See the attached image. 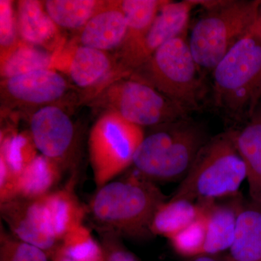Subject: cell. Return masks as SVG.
<instances>
[{
    "mask_svg": "<svg viewBox=\"0 0 261 261\" xmlns=\"http://www.w3.org/2000/svg\"><path fill=\"white\" fill-rule=\"evenodd\" d=\"M167 0H124L116 2L126 17L128 33L122 46L140 39L153 23Z\"/></svg>",
    "mask_w": 261,
    "mask_h": 261,
    "instance_id": "cell-23",
    "label": "cell"
},
{
    "mask_svg": "<svg viewBox=\"0 0 261 261\" xmlns=\"http://www.w3.org/2000/svg\"><path fill=\"white\" fill-rule=\"evenodd\" d=\"M198 1H168L147 32L136 42L122 47V65L127 73L137 70L168 41L186 34L192 10Z\"/></svg>",
    "mask_w": 261,
    "mask_h": 261,
    "instance_id": "cell-9",
    "label": "cell"
},
{
    "mask_svg": "<svg viewBox=\"0 0 261 261\" xmlns=\"http://www.w3.org/2000/svg\"><path fill=\"white\" fill-rule=\"evenodd\" d=\"M260 99H261V97H260Z\"/></svg>",
    "mask_w": 261,
    "mask_h": 261,
    "instance_id": "cell-35",
    "label": "cell"
},
{
    "mask_svg": "<svg viewBox=\"0 0 261 261\" xmlns=\"http://www.w3.org/2000/svg\"><path fill=\"white\" fill-rule=\"evenodd\" d=\"M68 87L64 77L51 68L15 75L4 83L8 97L27 106H47L56 102L64 95Z\"/></svg>",
    "mask_w": 261,
    "mask_h": 261,
    "instance_id": "cell-12",
    "label": "cell"
},
{
    "mask_svg": "<svg viewBox=\"0 0 261 261\" xmlns=\"http://www.w3.org/2000/svg\"><path fill=\"white\" fill-rule=\"evenodd\" d=\"M212 73L216 106L236 121L251 117L261 97V38L248 33Z\"/></svg>",
    "mask_w": 261,
    "mask_h": 261,
    "instance_id": "cell-4",
    "label": "cell"
},
{
    "mask_svg": "<svg viewBox=\"0 0 261 261\" xmlns=\"http://www.w3.org/2000/svg\"><path fill=\"white\" fill-rule=\"evenodd\" d=\"M2 61V73L7 80L34 70L51 68L53 58L47 51L25 43L15 46Z\"/></svg>",
    "mask_w": 261,
    "mask_h": 261,
    "instance_id": "cell-24",
    "label": "cell"
},
{
    "mask_svg": "<svg viewBox=\"0 0 261 261\" xmlns=\"http://www.w3.org/2000/svg\"><path fill=\"white\" fill-rule=\"evenodd\" d=\"M252 32L257 34L261 38V1L259 4L258 11H257V15L256 20H255V25L252 29Z\"/></svg>",
    "mask_w": 261,
    "mask_h": 261,
    "instance_id": "cell-32",
    "label": "cell"
},
{
    "mask_svg": "<svg viewBox=\"0 0 261 261\" xmlns=\"http://www.w3.org/2000/svg\"><path fill=\"white\" fill-rule=\"evenodd\" d=\"M135 78L150 84L189 113L203 93L200 67L185 34L168 41L137 70Z\"/></svg>",
    "mask_w": 261,
    "mask_h": 261,
    "instance_id": "cell-6",
    "label": "cell"
},
{
    "mask_svg": "<svg viewBox=\"0 0 261 261\" xmlns=\"http://www.w3.org/2000/svg\"><path fill=\"white\" fill-rule=\"evenodd\" d=\"M203 210L202 202L171 198L156 211L151 222L150 232L169 240L195 221Z\"/></svg>",
    "mask_w": 261,
    "mask_h": 261,
    "instance_id": "cell-20",
    "label": "cell"
},
{
    "mask_svg": "<svg viewBox=\"0 0 261 261\" xmlns=\"http://www.w3.org/2000/svg\"><path fill=\"white\" fill-rule=\"evenodd\" d=\"M0 238L1 261H49V255L39 247L20 241L3 230Z\"/></svg>",
    "mask_w": 261,
    "mask_h": 261,
    "instance_id": "cell-28",
    "label": "cell"
},
{
    "mask_svg": "<svg viewBox=\"0 0 261 261\" xmlns=\"http://www.w3.org/2000/svg\"><path fill=\"white\" fill-rule=\"evenodd\" d=\"M111 111L140 127L158 126L188 118V113L150 84L130 77L108 93Z\"/></svg>",
    "mask_w": 261,
    "mask_h": 261,
    "instance_id": "cell-8",
    "label": "cell"
},
{
    "mask_svg": "<svg viewBox=\"0 0 261 261\" xmlns=\"http://www.w3.org/2000/svg\"><path fill=\"white\" fill-rule=\"evenodd\" d=\"M105 3L94 0H48L44 9L57 27L83 29Z\"/></svg>",
    "mask_w": 261,
    "mask_h": 261,
    "instance_id": "cell-22",
    "label": "cell"
},
{
    "mask_svg": "<svg viewBox=\"0 0 261 261\" xmlns=\"http://www.w3.org/2000/svg\"><path fill=\"white\" fill-rule=\"evenodd\" d=\"M49 257H50L51 261H73L68 258V257L65 256L64 254L61 251L58 246L49 255Z\"/></svg>",
    "mask_w": 261,
    "mask_h": 261,
    "instance_id": "cell-31",
    "label": "cell"
},
{
    "mask_svg": "<svg viewBox=\"0 0 261 261\" xmlns=\"http://www.w3.org/2000/svg\"><path fill=\"white\" fill-rule=\"evenodd\" d=\"M111 68L106 51L80 45L70 57L68 74L75 85L87 88L102 80Z\"/></svg>",
    "mask_w": 261,
    "mask_h": 261,
    "instance_id": "cell-21",
    "label": "cell"
},
{
    "mask_svg": "<svg viewBox=\"0 0 261 261\" xmlns=\"http://www.w3.org/2000/svg\"><path fill=\"white\" fill-rule=\"evenodd\" d=\"M244 204L237 195L227 201L207 202V236L203 255H216L228 250L232 245L239 214Z\"/></svg>",
    "mask_w": 261,
    "mask_h": 261,
    "instance_id": "cell-14",
    "label": "cell"
},
{
    "mask_svg": "<svg viewBox=\"0 0 261 261\" xmlns=\"http://www.w3.org/2000/svg\"><path fill=\"white\" fill-rule=\"evenodd\" d=\"M226 261H261V206L243 205Z\"/></svg>",
    "mask_w": 261,
    "mask_h": 261,
    "instance_id": "cell-16",
    "label": "cell"
},
{
    "mask_svg": "<svg viewBox=\"0 0 261 261\" xmlns=\"http://www.w3.org/2000/svg\"><path fill=\"white\" fill-rule=\"evenodd\" d=\"M39 199L49 231L58 241L83 224L87 208L81 205L71 190L51 192Z\"/></svg>",
    "mask_w": 261,
    "mask_h": 261,
    "instance_id": "cell-15",
    "label": "cell"
},
{
    "mask_svg": "<svg viewBox=\"0 0 261 261\" xmlns=\"http://www.w3.org/2000/svg\"><path fill=\"white\" fill-rule=\"evenodd\" d=\"M246 176L232 132H224L202 147L172 198L201 202L233 197Z\"/></svg>",
    "mask_w": 261,
    "mask_h": 261,
    "instance_id": "cell-5",
    "label": "cell"
},
{
    "mask_svg": "<svg viewBox=\"0 0 261 261\" xmlns=\"http://www.w3.org/2000/svg\"><path fill=\"white\" fill-rule=\"evenodd\" d=\"M30 135L38 151L60 166L73 146V122L56 106L39 108L30 121Z\"/></svg>",
    "mask_w": 261,
    "mask_h": 261,
    "instance_id": "cell-10",
    "label": "cell"
},
{
    "mask_svg": "<svg viewBox=\"0 0 261 261\" xmlns=\"http://www.w3.org/2000/svg\"><path fill=\"white\" fill-rule=\"evenodd\" d=\"M260 1H199L205 12L187 39L200 70L212 71L224 56L251 32Z\"/></svg>",
    "mask_w": 261,
    "mask_h": 261,
    "instance_id": "cell-3",
    "label": "cell"
},
{
    "mask_svg": "<svg viewBox=\"0 0 261 261\" xmlns=\"http://www.w3.org/2000/svg\"><path fill=\"white\" fill-rule=\"evenodd\" d=\"M61 166L42 154L37 158L17 178V197L36 200L50 193L61 178Z\"/></svg>",
    "mask_w": 261,
    "mask_h": 261,
    "instance_id": "cell-19",
    "label": "cell"
},
{
    "mask_svg": "<svg viewBox=\"0 0 261 261\" xmlns=\"http://www.w3.org/2000/svg\"><path fill=\"white\" fill-rule=\"evenodd\" d=\"M202 202L204 210L200 216L192 224L169 239L173 250L181 256L191 258L203 255L207 236L208 201Z\"/></svg>",
    "mask_w": 261,
    "mask_h": 261,
    "instance_id": "cell-27",
    "label": "cell"
},
{
    "mask_svg": "<svg viewBox=\"0 0 261 261\" xmlns=\"http://www.w3.org/2000/svg\"><path fill=\"white\" fill-rule=\"evenodd\" d=\"M36 149L31 135L15 133L2 135L0 159L16 178L37 158Z\"/></svg>",
    "mask_w": 261,
    "mask_h": 261,
    "instance_id": "cell-25",
    "label": "cell"
},
{
    "mask_svg": "<svg viewBox=\"0 0 261 261\" xmlns=\"http://www.w3.org/2000/svg\"><path fill=\"white\" fill-rule=\"evenodd\" d=\"M128 33L126 17L116 2L102 7L82 29L81 45L101 51L123 44Z\"/></svg>",
    "mask_w": 261,
    "mask_h": 261,
    "instance_id": "cell-13",
    "label": "cell"
},
{
    "mask_svg": "<svg viewBox=\"0 0 261 261\" xmlns=\"http://www.w3.org/2000/svg\"><path fill=\"white\" fill-rule=\"evenodd\" d=\"M58 247L65 256L73 261H102L104 257L102 247L83 224L67 233Z\"/></svg>",
    "mask_w": 261,
    "mask_h": 261,
    "instance_id": "cell-26",
    "label": "cell"
},
{
    "mask_svg": "<svg viewBox=\"0 0 261 261\" xmlns=\"http://www.w3.org/2000/svg\"><path fill=\"white\" fill-rule=\"evenodd\" d=\"M219 259L216 255H201L191 257L190 260L187 261H217Z\"/></svg>",
    "mask_w": 261,
    "mask_h": 261,
    "instance_id": "cell-33",
    "label": "cell"
},
{
    "mask_svg": "<svg viewBox=\"0 0 261 261\" xmlns=\"http://www.w3.org/2000/svg\"><path fill=\"white\" fill-rule=\"evenodd\" d=\"M97 190L87 214L102 234L135 239L152 235V219L168 199L155 183L134 172Z\"/></svg>",
    "mask_w": 261,
    "mask_h": 261,
    "instance_id": "cell-1",
    "label": "cell"
},
{
    "mask_svg": "<svg viewBox=\"0 0 261 261\" xmlns=\"http://www.w3.org/2000/svg\"><path fill=\"white\" fill-rule=\"evenodd\" d=\"M15 15L13 4L8 0L0 1V43L5 58L15 47Z\"/></svg>",
    "mask_w": 261,
    "mask_h": 261,
    "instance_id": "cell-29",
    "label": "cell"
},
{
    "mask_svg": "<svg viewBox=\"0 0 261 261\" xmlns=\"http://www.w3.org/2000/svg\"><path fill=\"white\" fill-rule=\"evenodd\" d=\"M102 261H138L132 252L122 245L118 240L119 237L116 235L102 234Z\"/></svg>",
    "mask_w": 261,
    "mask_h": 261,
    "instance_id": "cell-30",
    "label": "cell"
},
{
    "mask_svg": "<svg viewBox=\"0 0 261 261\" xmlns=\"http://www.w3.org/2000/svg\"><path fill=\"white\" fill-rule=\"evenodd\" d=\"M231 132L246 168L252 202L261 206V116L253 118L241 129Z\"/></svg>",
    "mask_w": 261,
    "mask_h": 261,
    "instance_id": "cell-17",
    "label": "cell"
},
{
    "mask_svg": "<svg viewBox=\"0 0 261 261\" xmlns=\"http://www.w3.org/2000/svg\"><path fill=\"white\" fill-rule=\"evenodd\" d=\"M0 206L2 218L15 238L39 247L49 256L59 245L48 227L40 199L17 197Z\"/></svg>",
    "mask_w": 261,
    "mask_h": 261,
    "instance_id": "cell-11",
    "label": "cell"
},
{
    "mask_svg": "<svg viewBox=\"0 0 261 261\" xmlns=\"http://www.w3.org/2000/svg\"><path fill=\"white\" fill-rule=\"evenodd\" d=\"M18 27L22 39L31 45L49 48L58 42V27L39 2H19Z\"/></svg>",
    "mask_w": 261,
    "mask_h": 261,
    "instance_id": "cell-18",
    "label": "cell"
},
{
    "mask_svg": "<svg viewBox=\"0 0 261 261\" xmlns=\"http://www.w3.org/2000/svg\"><path fill=\"white\" fill-rule=\"evenodd\" d=\"M145 137L142 127L108 111L90 132L89 157L97 189L132 166L134 157Z\"/></svg>",
    "mask_w": 261,
    "mask_h": 261,
    "instance_id": "cell-7",
    "label": "cell"
},
{
    "mask_svg": "<svg viewBox=\"0 0 261 261\" xmlns=\"http://www.w3.org/2000/svg\"><path fill=\"white\" fill-rule=\"evenodd\" d=\"M208 140L188 118L154 126L136 152L135 173L153 183L182 181Z\"/></svg>",
    "mask_w": 261,
    "mask_h": 261,
    "instance_id": "cell-2",
    "label": "cell"
},
{
    "mask_svg": "<svg viewBox=\"0 0 261 261\" xmlns=\"http://www.w3.org/2000/svg\"><path fill=\"white\" fill-rule=\"evenodd\" d=\"M217 261H226V260H221V259H219V260H218Z\"/></svg>",
    "mask_w": 261,
    "mask_h": 261,
    "instance_id": "cell-34",
    "label": "cell"
}]
</instances>
